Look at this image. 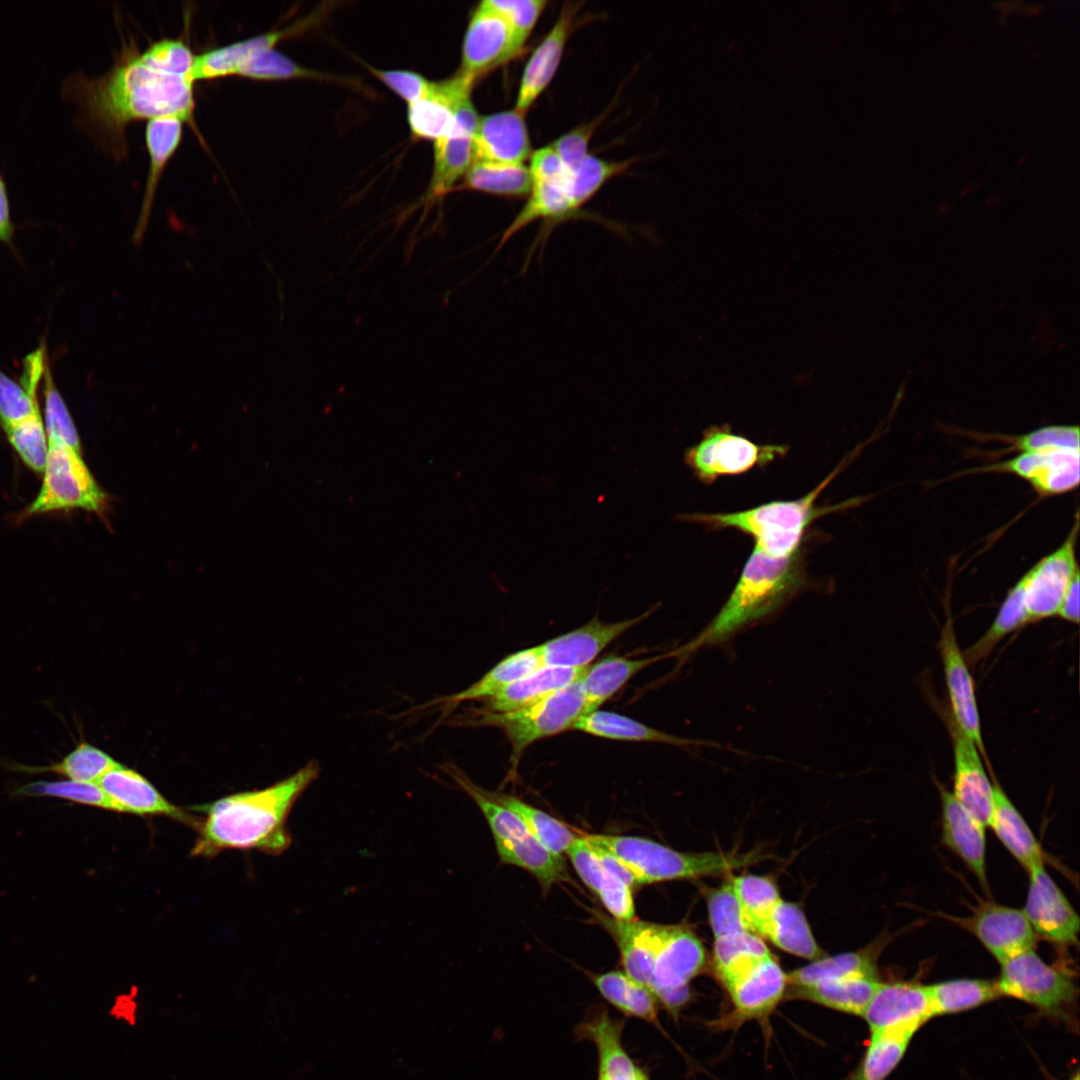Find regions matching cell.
I'll use <instances>...</instances> for the list:
<instances>
[{
	"label": "cell",
	"mask_w": 1080,
	"mask_h": 1080,
	"mask_svg": "<svg viewBox=\"0 0 1080 1080\" xmlns=\"http://www.w3.org/2000/svg\"><path fill=\"white\" fill-rule=\"evenodd\" d=\"M806 585L801 549L787 556H772L754 547L722 608L684 650L727 641L774 614Z\"/></svg>",
	"instance_id": "3"
},
{
	"label": "cell",
	"mask_w": 1080,
	"mask_h": 1080,
	"mask_svg": "<svg viewBox=\"0 0 1080 1080\" xmlns=\"http://www.w3.org/2000/svg\"><path fill=\"white\" fill-rule=\"evenodd\" d=\"M97 783L120 812L163 815L194 823L191 816L170 803L145 777L121 764L104 774Z\"/></svg>",
	"instance_id": "25"
},
{
	"label": "cell",
	"mask_w": 1080,
	"mask_h": 1080,
	"mask_svg": "<svg viewBox=\"0 0 1080 1080\" xmlns=\"http://www.w3.org/2000/svg\"><path fill=\"white\" fill-rule=\"evenodd\" d=\"M43 483L27 509L28 515L82 508L101 512L107 495L99 487L81 454L69 447L48 444Z\"/></svg>",
	"instance_id": "9"
},
{
	"label": "cell",
	"mask_w": 1080,
	"mask_h": 1080,
	"mask_svg": "<svg viewBox=\"0 0 1080 1080\" xmlns=\"http://www.w3.org/2000/svg\"><path fill=\"white\" fill-rule=\"evenodd\" d=\"M488 793L518 816L529 832L556 855L566 853L579 837L558 819L513 795L489 790Z\"/></svg>",
	"instance_id": "43"
},
{
	"label": "cell",
	"mask_w": 1080,
	"mask_h": 1080,
	"mask_svg": "<svg viewBox=\"0 0 1080 1080\" xmlns=\"http://www.w3.org/2000/svg\"><path fill=\"white\" fill-rule=\"evenodd\" d=\"M470 80L457 73L452 78L433 82L430 92L408 104L407 119L416 138L436 142L451 134L455 127L454 101Z\"/></svg>",
	"instance_id": "28"
},
{
	"label": "cell",
	"mask_w": 1080,
	"mask_h": 1080,
	"mask_svg": "<svg viewBox=\"0 0 1080 1080\" xmlns=\"http://www.w3.org/2000/svg\"><path fill=\"white\" fill-rule=\"evenodd\" d=\"M954 773L953 797L980 823L989 826L993 809V782L986 773L975 743L953 723L951 728Z\"/></svg>",
	"instance_id": "22"
},
{
	"label": "cell",
	"mask_w": 1080,
	"mask_h": 1080,
	"mask_svg": "<svg viewBox=\"0 0 1080 1080\" xmlns=\"http://www.w3.org/2000/svg\"><path fill=\"white\" fill-rule=\"evenodd\" d=\"M1078 530L1077 513L1065 541L1021 577L1030 622L1057 615L1070 581L1079 572L1075 553Z\"/></svg>",
	"instance_id": "11"
},
{
	"label": "cell",
	"mask_w": 1080,
	"mask_h": 1080,
	"mask_svg": "<svg viewBox=\"0 0 1080 1080\" xmlns=\"http://www.w3.org/2000/svg\"><path fill=\"white\" fill-rule=\"evenodd\" d=\"M874 951L871 947L831 957L824 956L786 974L787 988L803 987L837 978L877 977Z\"/></svg>",
	"instance_id": "39"
},
{
	"label": "cell",
	"mask_w": 1080,
	"mask_h": 1080,
	"mask_svg": "<svg viewBox=\"0 0 1080 1080\" xmlns=\"http://www.w3.org/2000/svg\"><path fill=\"white\" fill-rule=\"evenodd\" d=\"M45 431L48 444L69 447L80 453V439L68 411L52 377L49 362L43 375Z\"/></svg>",
	"instance_id": "51"
},
{
	"label": "cell",
	"mask_w": 1080,
	"mask_h": 1080,
	"mask_svg": "<svg viewBox=\"0 0 1080 1080\" xmlns=\"http://www.w3.org/2000/svg\"><path fill=\"white\" fill-rule=\"evenodd\" d=\"M934 1016L979 1007L1001 997L996 980L960 978L928 985Z\"/></svg>",
	"instance_id": "40"
},
{
	"label": "cell",
	"mask_w": 1080,
	"mask_h": 1080,
	"mask_svg": "<svg viewBox=\"0 0 1080 1080\" xmlns=\"http://www.w3.org/2000/svg\"><path fill=\"white\" fill-rule=\"evenodd\" d=\"M1070 1080H1079V1074L1076 1073L1075 1076L1073 1078H1071Z\"/></svg>",
	"instance_id": "64"
},
{
	"label": "cell",
	"mask_w": 1080,
	"mask_h": 1080,
	"mask_svg": "<svg viewBox=\"0 0 1080 1080\" xmlns=\"http://www.w3.org/2000/svg\"><path fill=\"white\" fill-rule=\"evenodd\" d=\"M749 932L754 933L773 907L782 899L775 884L767 877L740 875L730 881Z\"/></svg>",
	"instance_id": "49"
},
{
	"label": "cell",
	"mask_w": 1080,
	"mask_h": 1080,
	"mask_svg": "<svg viewBox=\"0 0 1080 1080\" xmlns=\"http://www.w3.org/2000/svg\"><path fill=\"white\" fill-rule=\"evenodd\" d=\"M541 666L543 663L538 646L517 651L502 659L468 688L431 700L415 708V712L436 707L442 713L440 720H444L458 704L491 698Z\"/></svg>",
	"instance_id": "26"
},
{
	"label": "cell",
	"mask_w": 1080,
	"mask_h": 1080,
	"mask_svg": "<svg viewBox=\"0 0 1080 1080\" xmlns=\"http://www.w3.org/2000/svg\"><path fill=\"white\" fill-rule=\"evenodd\" d=\"M1079 572H1077L1070 581L1065 594L1062 598L1057 615L1062 619L1078 624L1080 618V606H1079V594H1080V581Z\"/></svg>",
	"instance_id": "61"
},
{
	"label": "cell",
	"mask_w": 1080,
	"mask_h": 1080,
	"mask_svg": "<svg viewBox=\"0 0 1080 1080\" xmlns=\"http://www.w3.org/2000/svg\"><path fill=\"white\" fill-rule=\"evenodd\" d=\"M600 995L627 1017L645 1021L663 1032L658 1019L659 1002L646 986L629 977L624 971L612 970L590 974Z\"/></svg>",
	"instance_id": "35"
},
{
	"label": "cell",
	"mask_w": 1080,
	"mask_h": 1080,
	"mask_svg": "<svg viewBox=\"0 0 1080 1080\" xmlns=\"http://www.w3.org/2000/svg\"><path fill=\"white\" fill-rule=\"evenodd\" d=\"M941 827L943 844L959 857L987 888L985 826L941 787Z\"/></svg>",
	"instance_id": "24"
},
{
	"label": "cell",
	"mask_w": 1080,
	"mask_h": 1080,
	"mask_svg": "<svg viewBox=\"0 0 1080 1080\" xmlns=\"http://www.w3.org/2000/svg\"><path fill=\"white\" fill-rule=\"evenodd\" d=\"M63 95L77 101L80 120L121 153L128 124L178 117L194 126V80L164 73L136 49L124 47L111 68L97 77L69 75Z\"/></svg>",
	"instance_id": "1"
},
{
	"label": "cell",
	"mask_w": 1080,
	"mask_h": 1080,
	"mask_svg": "<svg viewBox=\"0 0 1080 1080\" xmlns=\"http://www.w3.org/2000/svg\"><path fill=\"white\" fill-rule=\"evenodd\" d=\"M938 649L953 716L952 723L985 755L974 681L963 651L958 645L951 620H948L941 630Z\"/></svg>",
	"instance_id": "15"
},
{
	"label": "cell",
	"mask_w": 1080,
	"mask_h": 1080,
	"mask_svg": "<svg viewBox=\"0 0 1080 1080\" xmlns=\"http://www.w3.org/2000/svg\"><path fill=\"white\" fill-rule=\"evenodd\" d=\"M1079 449L1024 451L979 471L1004 472L1026 480L1042 496L1075 489L1080 480Z\"/></svg>",
	"instance_id": "17"
},
{
	"label": "cell",
	"mask_w": 1080,
	"mask_h": 1080,
	"mask_svg": "<svg viewBox=\"0 0 1080 1080\" xmlns=\"http://www.w3.org/2000/svg\"><path fill=\"white\" fill-rule=\"evenodd\" d=\"M656 608L619 622L594 617L585 625L538 645L543 665L584 668L611 642L646 619Z\"/></svg>",
	"instance_id": "19"
},
{
	"label": "cell",
	"mask_w": 1080,
	"mask_h": 1080,
	"mask_svg": "<svg viewBox=\"0 0 1080 1080\" xmlns=\"http://www.w3.org/2000/svg\"><path fill=\"white\" fill-rule=\"evenodd\" d=\"M665 656L639 659L609 656L588 666L581 678L587 714L597 710L641 670Z\"/></svg>",
	"instance_id": "36"
},
{
	"label": "cell",
	"mask_w": 1080,
	"mask_h": 1080,
	"mask_svg": "<svg viewBox=\"0 0 1080 1080\" xmlns=\"http://www.w3.org/2000/svg\"><path fill=\"white\" fill-rule=\"evenodd\" d=\"M183 123L178 117H160L147 121L145 141L149 154V170L139 218L133 233L135 244H139L145 234L162 173L180 145Z\"/></svg>",
	"instance_id": "30"
},
{
	"label": "cell",
	"mask_w": 1080,
	"mask_h": 1080,
	"mask_svg": "<svg viewBox=\"0 0 1080 1080\" xmlns=\"http://www.w3.org/2000/svg\"><path fill=\"white\" fill-rule=\"evenodd\" d=\"M41 379L21 375L16 382L0 369V424L4 431L40 411L37 391Z\"/></svg>",
	"instance_id": "50"
},
{
	"label": "cell",
	"mask_w": 1080,
	"mask_h": 1080,
	"mask_svg": "<svg viewBox=\"0 0 1080 1080\" xmlns=\"http://www.w3.org/2000/svg\"><path fill=\"white\" fill-rule=\"evenodd\" d=\"M949 918L973 934L999 964L1035 948L1037 936L1020 909L984 902L968 917Z\"/></svg>",
	"instance_id": "12"
},
{
	"label": "cell",
	"mask_w": 1080,
	"mask_h": 1080,
	"mask_svg": "<svg viewBox=\"0 0 1080 1080\" xmlns=\"http://www.w3.org/2000/svg\"><path fill=\"white\" fill-rule=\"evenodd\" d=\"M584 837L589 844L618 858L633 875L636 884L718 875L752 863L759 856L754 853H685L635 836L588 834Z\"/></svg>",
	"instance_id": "5"
},
{
	"label": "cell",
	"mask_w": 1080,
	"mask_h": 1080,
	"mask_svg": "<svg viewBox=\"0 0 1080 1080\" xmlns=\"http://www.w3.org/2000/svg\"><path fill=\"white\" fill-rule=\"evenodd\" d=\"M1029 622L1024 600V582L1020 578L1009 589L990 627L972 646L963 651L967 664L975 666L987 658L1004 637Z\"/></svg>",
	"instance_id": "41"
},
{
	"label": "cell",
	"mask_w": 1080,
	"mask_h": 1080,
	"mask_svg": "<svg viewBox=\"0 0 1080 1080\" xmlns=\"http://www.w3.org/2000/svg\"><path fill=\"white\" fill-rule=\"evenodd\" d=\"M863 1018L870 1032L918 1029L934 1017L928 985L892 982L878 985Z\"/></svg>",
	"instance_id": "18"
},
{
	"label": "cell",
	"mask_w": 1080,
	"mask_h": 1080,
	"mask_svg": "<svg viewBox=\"0 0 1080 1080\" xmlns=\"http://www.w3.org/2000/svg\"><path fill=\"white\" fill-rule=\"evenodd\" d=\"M573 729L612 740L665 743L678 747H721L718 743L679 737L612 711L595 710L581 716Z\"/></svg>",
	"instance_id": "33"
},
{
	"label": "cell",
	"mask_w": 1080,
	"mask_h": 1080,
	"mask_svg": "<svg viewBox=\"0 0 1080 1080\" xmlns=\"http://www.w3.org/2000/svg\"><path fill=\"white\" fill-rule=\"evenodd\" d=\"M141 56L164 73L193 79L195 55L183 39L155 41L141 52Z\"/></svg>",
	"instance_id": "54"
},
{
	"label": "cell",
	"mask_w": 1080,
	"mask_h": 1080,
	"mask_svg": "<svg viewBox=\"0 0 1080 1080\" xmlns=\"http://www.w3.org/2000/svg\"><path fill=\"white\" fill-rule=\"evenodd\" d=\"M465 187L502 197H526L532 178L525 164L474 162L465 175Z\"/></svg>",
	"instance_id": "45"
},
{
	"label": "cell",
	"mask_w": 1080,
	"mask_h": 1080,
	"mask_svg": "<svg viewBox=\"0 0 1080 1080\" xmlns=\"http://www.w3.org/2000/svg\"><path fill=\"white\" fill-rule=\"evenodd\" d=\"M625 1021L612 1017L606 1009H592L578 1023V1039L591 1041L597 1050V1080H650L624 1048Z\"/></svg>",
	"instance_id": "20"
},
{
	"label": "cell",
	"mask_w": 1080,
	"mask_h": 1080,
	"mask_svg": "<svg viewBox=\"0 0 1080 1080\" xmlns=\"http://www.w3.org/2000/svg\"><path fill=\"white\" fill-rule=\"evenodd\" d=\"M581 678L528 708L506 713L478 710L473 717L460 721L501 728L510 741V761L512 769H516L523 752L532 743L573 728L587 714Z\"/></svg>",
	"instance_id": "6"
},
{
	"label": "cell",
	"mask_w": 1080,
	"mask_h": 1080,
	"mask_svg": "<svg viewBox=\"0 0 1080 1080\" xmlns=\"http://www.w3.org/2000/svg\"><path fill=\"white\" fill-rule=\"evenodd\" d=\"M507 22L485 1L473 11L467 25L459 73L475 81L521 51Z\"/></svg>",
	"instance_id": "13"
},
{
	"label": "cell",
	"mask_w": 1080,
	"mask_h": 1080,
	"mask_svg": "<svg viewBox=\"0 0 1080 1080\" xmlns=\"http://www.w3.org/2000/svg\"><path fill=\"white\" fill-rule=\"evenodd\" d=\"M485 2L507 22L521 48L547 5L545 0H486Z\"/></svg>",
	"instance_id": "56"
},
{
	"label": "cell",
	"mask_w": 1080,
	"mask_h": 1080,
	"mask_svg": "<svg viewBox=\"0 0 1080 1080\" xmlns=\"http://www.w3.org/2000/svg\"><path fill=\"white\" fill-rule=\"evenodd\" d=\"M16 794L24 796H49L69 800L79 804L120 812L98 783L74 780L44 781L38 780L20 786Z\"/></svg>",
	"instance_id": "52"
},
{
	"label": "cell",
	"mask_w": 1080,
	"mask_h": 1080,
	"mask_svg": "<svg viewBox=\"0 0 1080 1080\" xmlns=\"http://www.w3.org/2000/svg\"><path fill=\"white\" fill-rule=\"evenodd\" d=\"M235 76L252 80L281 81L320 78L322 75L293 61L275 48H257L243 58Z\"/></svg>",
	"instance_id": "47"
},
{
	"label": "cell",
	"mask_w": 1080,
	"mask_h": 1080,
	"mask_svg": "<svg viewBox=\"0 0 1080 1080\" xmlns=\"http://www.w3.org/2000/svg\"><path fill=\"white\" fill-rule=\"evenodd\" d=\"M787 451L785 445L757 444L733 433L725 424L706 429L702 439L686 450L684 458L699 481L712 484L721 476L738 475L767 465Z\"/></svg>",
	"instance_id": "8"
},
{
	"label": "cell",
	"mask_w": 1080,
	"mask_h": 1080,
	"mask_svg": "<svg viewBox=\"0 0 1080 1080\" xmlns=\"http://www.w3.org/2000/svg\"><path fill=\"white\" fill-rule=\"evenodd\" d=\"M781 950L809 960L825 956L814 939L802 909L781 899L754 930Z\"/></svg>",
	"instance_id": "32"
},
{
	"label": "cell",
	"mask_w": 1080,
	"mask_h": 1080,
	"mask_svg": "<svg viewBox=\"0 0 1080 1080\" xmlns=\"http://www.w3.org/2000/svg\"><path fill=\"white\" fill-rule=\"evenodd\" d=\"M369 70L407 104L425 97L433 85V82L412 71L382 70L373 67H369Z\"/></svg>",
	"instance_id": "59"
},
{
	"label": "cell",
	"mask_w": 1080,
	"mask_h": 1080,
	"mask_svg": "<svg viewBox=\"0 0 1080 1080\" xmlns=\"http://www.w3.org/2000/svg\"><path fill=\"white\" fill-rule=\"evenodd\" d=\"M566 854L580 879L598 896L613 918L634 919L631 886L600 862L584 836H579Z\"/></svg>",
	"instance_id": "27"
},
{
	"label": "cell",
	"mask_w": 1080,
	"mask_h": 1080,
	"mask_svg": "<svg viewBox=\"0 0 1080 1080\" xmlns=\"http://www.w3.org/2000/svg\"><path fill=\"white\" fill-rule=\"evenodd\" d=\"M5 433L22 461L32 470L43 472L48 442L40 411L5 430Z\"/></svg>",
	"instance_id": "53"
},
{
	"label": "cell",
	"mask_w": 1080,
	"mask_h": 1080,
	"mask_svg": "<svg viewBox=\"0 0 1080 1080\" xmlns=\"http://www.w3.org/2000/svg\"><path fill=\"white\" fill-rule=\"evenodd\" d=\"M707 904L714 939L748 931L729 881L708 895Z\"/></svg>",
	"instance_id": "55"
},
{
	"label": "cell",
	"mask_w": 1080,
	"mask_h": 1080,
	"mask_svg": "<svg viewBox=\"0 0 1080 1080\" xmlns=\"http://www.w3.org/2000/svg\"><path fill=\"white\" fill-rule=\"evenodd\" d=\"M120 763L103 750L89 744L79 743L61 761L47 766H28L13 763L9 768L23 773L38 774L53 772L79 782H94Z\"/></svg>",
	"instance_id": "46"
},
{
	"label": "cell",
	"mask_w": 1080,
	"mask_h": 1080,
	"mask_svg": "<svg viewBox=\"0 0 1080 1080\" xmlns=\"http://www.w3.org/2000/svg\"><path fill=\"white\" fill-rule=\"evenodd\" d=\"M532 181L570 182V171L551 145L533 151L528 165Z\"/></svg>",
	"instance_id": "60"
},
{
	"label": "cell",
	"mask_w": 1080,
	"mask_h": 1080,
	"mask_svg": "<svg viewBox=\"0 0 1080 1080\" xmlns=\"http://www.w3.org/2000/svg\"><path fill=\"white\" fill-rule=\"evenodd\" d=\"M319 773V763L312 760L270 787L232 794L202 806L200 810L207 817L199 826L191 854L212 857L227 849L281 854L291 843L285 827L288 815Z\"/></svg>",
	"instance_id": "2"
},
{
	"label": "cell",
	"mask_w": 1080,
	"mask_h": 1080,
	"mask_svg": "<svg viewBox=\"0 0 1080 1080\" xmlns=\"http://www.w3.org/2000/svg\"><path fill=\"white\" fill-rule=\"evenodd\" d=\"M1012 448L1021 452L1054 449H1080L1078 425H1049L1026 434L1007 437Z\"/></svg>",
	"instance_id": "57"
},
{
	"label": "cell",
	"mask_w": 1080,
	"mask_h": 1080,
	"mask_svg": "<svg viewBox=\"0 0 1080 1080\" xmlns=\"http://www.w3.org/2000/svg\"><path fill=\"white\" fill-rule=\"evenodd\" d=\"M14 225L11 220L6 182L0 173V241L11 244Z\"/></svg>",
	"instance_id": "62"
},
{
	"label": "cell",
	"mask_w": 1080,
	"mask_h": 1080,
	"mask_svg": "<svg viewBox=\"0 0 1080 1080\" xmlns=\"http://www.w3.org/2000/svg\"><path fill=\"white\" fill-rule=\"evenodd\" d=\"M603 119V115L563 134L550 145L561 160L572 170L588 153L590 140Z\"/></svg>",
	"instance_id": "58"
},
{
	"label": "cell",
	"mask_w": 1080,
	"mask_h": 1080,
	"mask_svg": "<svg viewBox=\"0 0 1080 1080\" xmlns=\"http://www.w3.org/2000/svg\"><path fill=\"white\" fill-rule=\"evenodd\" d=\"M880 981L878 977H846L787 988L789 997L817 1003L839 1012L862 1016Z\"/></svg>",
	"instance_id": "34"
},
{
	"label": "cell",
	"mask_w": 1080,
	"mask_h": 1080,
	"mask_svg": "<svg viewBox=\"0 0 1080 1080\" xmlns=\"http://www.w3.org/2000/svg\"><path fill=\"white\" fill-rule=\"evenodd\" d=\"M996 980L1001 996H1008L1051 1015L1073 1002L1076 986L1063 969L1047 964L1034 949L1000 964Z\"/></svg>",
	"instance_id": "10"
},
{
	"label": "cell",
	"mask_w": 1080,
	"mask_h": 1080,
	"mask_svg": "<svg viewBox=\"0 0 1080 1080\" xmlns=\"http://www.w3.org/2000/svg\"><path fill=\"white\" fill-rule=\"evenodd\" d=\"M1027 872L1029 885L1022 911L1036 936L1058 945L1074 944L1080 928L1077 912L1044 865Z\"/></svg>",
	"instance_id": "14"
},
{
	"label": "cell",
	"mask_w": 1080,
	"mask_h": 1080,
	"mask_svg": "<svg viewBox=\"0 0 1080 1080\" xmlns=\"http://www.w3.org/2000/svg\"><path fill=\"white\" fill-rule=\"evenodd\" d=\"M839 469L840 466L812 491L796 500L773 501L731 513L684 514L679 519L711 529H735L751 536L755 547L769 555H791L801 549L804 534L814 520L827 512L850 505L817 507L815 504Z\"/></svg>",
	"instance_id": "4"
},
{
	"label": "cell",
	"mask_w": 1080,
	"mask_h": 1080,
	"mask_svg": "<svg viewBox=\"0 0 1080 1080\" xmlns=\"http://www.w3.org/2000/svg\"><path fill=\"white\" fill-rule=\"evenodd\" d=\"M523 113L516 109L479 118L473 137L474 162L524 164L532 154Z\"/></svg>",
	"instance_id": "21"
},
{
	"label": "cell",
	"mask_w": 1080,
	"mask_h": 1080,
	"mask_svg": "<svg viewBox=\"0 0 1080 1080\" xmlns=\"http://www.w3.org/2000/svg\"><path fill=\"white\" fill-rule=\"evenodd\" d=\"M137 1010V1004L131 996H119L110 1013L116 1020L134 1026L138 1021Z\"/></svg>",
	"instance_id": "63"
},
{
	"label": "cell",
	"mask_w": 1080,
	"mask_h": 1080,
	"mask_svg": "<svg viewBox=\"0 0 1080 1080\" xmlns=\"http://www.w3.org/2000/svg\"><path fill=\"white\" fill-rule=\"evenodd\" d=\"M723 986L733 1006L728 1023L741 1024L766 1017L774 1010L786 994L787 977L769 954Z\"/></svg>",
	"instance_id": "16"
},
{
	"label": "cell",
	"mask_w": 1080,
	"mask_h": 1080,
	"mask_svg": "<svg viewBox=\"0 0 1080 1080\" xmlns=\"http://www.w3.org/2000/svg\"><path fill=\"white\" fill-rule=\"evenodd\" d=\"M474 132L455 125L450 135L434 142V163L430 183L432 195L447 192L465 176L474 163Z\"/></svg>",
	"instance_id": "38"
},
{
	"label": "cell",
	"mask_w": 1080,
	"mask_h": 1080,
	"mask_svg": "<svg viewBox=\"0 0 1080 1080\" xmlns=\"http://www.w3.org/2000/svg\"><path fill=\"white\" fill-rule=\"evenodd\" d=\"M992 782L993 809L988 827L1026 871L1044 865L1041 844L1028 823L998 782Z\"/></svg>",
	"instance_id": "31"
},
{
	"label": "cell",
	"mask_w": 1080,
	"mask_h": 1080,
	"mask_svg": "<svg viewBox=\"0 0 1080 1080\" xmlns=\"http://www.w3.org/2000/svg\"><path fill=\"white\" fill-rule=\"evenodd\" d=\"M769 954L763 939L749 931L715 938L714 970L720 982L725 984Z\"/></svg>",
	"instance_id": "44"
},
{
	"label": "cell",
	"mask_w": 1080,
	"mask_h": 1080,
	"mask_svg": "<svg viewBox=\"0 0 1080 1080\" xmlns=\"http://www.w3.org/2000/svg\"><path fill=\"white\" fill-rule=\"evenodd\" d=\"M495 845L503 863L532 873L544 888L567 879L563 857L551 852L532 834Z\"/></svg>",
	"instance_id": "37"
},
{
	"label": "cell",
	"mask_w": 1080,
	"mask_h": 1080,
	"mask_svg": "<svg viewBox=\"0 0 1080 1080\" xmlns=\"http://www.w3.org/2000/svg\"><path fill=\"white\" fill-rule=\"evenodd\" d=\"M587 667L566 668L543 665L495 696L484 700L485 707L482 710L506 713L533 706L580 679Z\"/></svg>",
	"instance_id": "29"
},
{
	"label": "cell",
	"mask_w": 1080,
	"mask_h": 1080,
	"mask_svg": "<svg viewBox=\"0 0 1080 1080\" xmlns=\"http://www.w3.org/2000/svg\"><path fill=\"white\" fill-rule=\"evenodd\" d=\"M916 1030L871 1032L862 1061L850 1080H885L902 1060Z\"/></svg>",
	"instance_id": "42"
},
{
	"label": "cell",
	"mask_w": 1080,
	"mask_h": 1080,
	"mask_svg": "<svg viewBox=\"0 0 1080 1080\" xmlns=\"http://www.w3.org/2000/svg\"><path fill=\"white\" fill-rule=\"evenodd\" d=\"M705 961L702 942L688 927L655 924L648 988L673 1017L687 1004L689 983Z\"/></svg>",
	"instance_id": "7"
},
{
	"label": "cell",
	"mask_w": 1080,
	"mask_h": 1080,
	"mask_svg": "<svg viewBox=\"0 0 1080 1080\" xmlns=\"http://www.w3.org/2000/svg\"><path fill=\"white\" fill-rule=\"evenodd\" d=\"M633 160L610 161L588 154L570 170V196L577 214L599 189L613 177L622 174Z\"/></svg>",
	"instance_id": "48"
},
{
	"label": "cell",
	"mask_w": 1080,
	"mask_h": 1080,
	"mask_svg": "<svg viewBox=\"0 0 1080 1080\" xmlns=\"http://www.w3.org/2000/svg\"><path fill=\"white\" fill-rule=\"evenodd\" d=\"M579 8L567 3L531 54L521 77L515 109L525 114L553 79L562 59Z\"/></svg>",
	"instance_id": "23"
}]
</instances>
